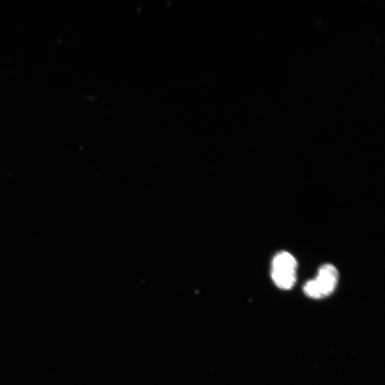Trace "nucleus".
I'll list each match as a JSON object with an SVG mask.
<instances>
[{"mask_svg":"<svg viewBox=\"0 0 385 385\" xmlns=\"http://www.w3.org/2000/svg\"><path fill=\"white\" fill-rule=\"evenodd\" d=\"M339 273L332 264H325L319 271L317 277L307 281L303 287L305 294L314 299L330 296L338 285Z\"/></svg>","mask_w":385,"mask_h":385,"instance_id":"nucleus-1","label":"nucleus"},{"mask_svg":"<svg viewBox=\"0 0 385 385\" xmlns=\"http://www.w3.org/2000/svg\"><path fill=\"white\" fill-rule=\"evenodd\" d=\"M298 262L285 251L278 253L272 262L271 277L276 285L282 290H290L296 282Z\"/></svg>","mask_w":385,"mask_h":385,"instance_id":"nucleus-2","label":"nucleus"}]
</instances>
